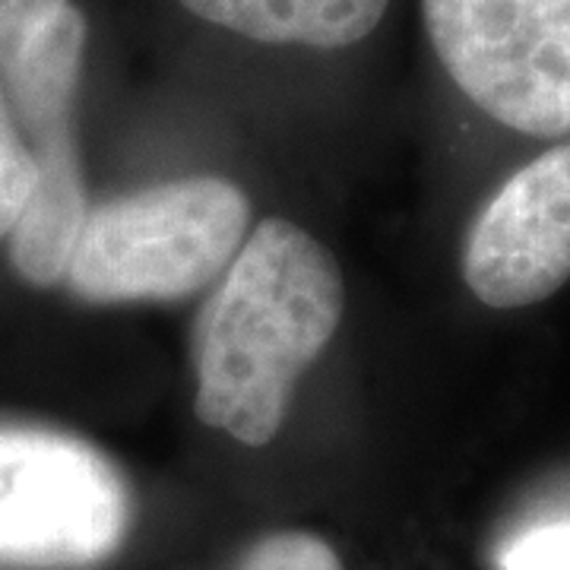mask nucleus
I'll return each instance as SVG.
<instances>
[{"instance_id": "f257e3e1", "label": "nucleus", "mask_w": 570, "mask_h": 570, "mask_svg": "<svg viewBox=\"0 0 570 570\" xmlns=\"http://www.w3.org/2000/svg\"><path fill=\"white\" fill-rule=\"evenodd\" d=\"M343 298L340 266L305 228L264 219L247 232L194 326L197 419L247 448L269 444L343 321Z\"/></svg>"}, {"instance_id": "f03ea898", "label": "nucleus", "mask_w": 570, "mask_h": 570, "mask_svg": "<svg viewBox=\"0 0 570 570\" xmlns=\"http://www.w3.org/2000/svg\"><path fill=\"white\" fill-rule=\"evenodd\" d=\"M250 232L235 181L194 175L92 206L63 273L86 305H156L204 292Z\"/></svg>"}, {"instance_id": "7ed1b4c3", "label": "nucleus", "mask_w": 570, "mask_h": 570, "mask_svg": "<svg viewBox=\"0 0 570 570\" xmlns=\"http://www.w3.org/2000/svg\"><path fill=\"white\" fill-rule=\"evenodd\" d=\"M134 498L102 450L39 425H0V570H86L121 549Z\"/></svg>"}, {"instance_id": "20e7f679", "label": "nucleus", "mask_w": 570, "mask_h": 570, "mask_svg": "<svg viewBox=\"0 0 570 570\" xmlns=\"http://www.w3.org/2000/svg\"><path fill=\"white\" fill-rule=\"evenodd\" d=\"M422 17L469 102L530 137L570 134V0H422Z\"/></svg>"}, {"instance_id": "39448f33", "label": "nucleus", "mask_w": 570, "mask_h": 570, "mask_svg": "<svg viewBox=\"0 0 570 570\" xmlns=\"http://www.w3.org/2000/svg\"><path fill=\"white\" fill-rule=\"evenodd\" d=\"M463 279L489 307H530L570 283V140L510 175L475 216Z\"/></svg>"}, {"instance_id": "423d86ee", "label": "nucleus", "mask_w": 570, "mask_h": 570, "mask_svg": "<svg viewBox=\"0 0 570 570\" xmlns=\"http://www.w3.org/2000/svg\"><path fill=\"white\" fill-rule=\"evenodd\" d=\"M77 92H51L10 102L13 121L36 163V184L20 223L10 232V261L29 285L63 283L70 254L86 223V187L73 140Z\"/></svg>"}, {"instance_id": "0eeeda50", "label": "nucleus", "mask_w": 570, "mask_h": 570, "mask_svg": "<svg viewBox=\"0 0 570 570\" xmlns=\"http://www.w3.org/2000/svg\"><path fill=\"white\" fill-rule=\"evenodd\" d=\"M390 0H181L194 17L261 45L348 48L367 39Z\"/></svg>"}, {"instance_id": "6e6552de", "label": "nucleus", "mask_w": 570, "mask_h": 570, "mask_svg": "<svg viewBox=\"0 0 570 570\" xmlns=\"http://www.w3.org/2000/svg\"><path fill=\"white\" fill-rule=\"evenodd\" d=\"M36 184V163L0 86V238H10Z\"/></svg>"}, {"instance_id": "1a4fd4ad", "label": "nucleus", "mask_w": 570, "mask_h": 570, "mask_svg": "<svg viewBox=\"0 0 570 570\" xmlns=\"http://www.w3.org/2000/svg\"><path fill=\"white\" fill-rule=\"evenodd\" d=\"M235 570H346L333 546L321 535L285 530L264 535L242 554Z\"/></svg>"}, {"instance_id": "9d476101", "label": "nucleus", "mask_w": 570, "mask_h": 570, "mask_svg": "<svg viewBox=\"0 0 570 570\" xmlns=\"http://www.w3.org/2000/svg\"><path fill=\"white\" fill-rule=\"evenodd\" d=\"M498 564L501 570H570V520L520 532L501 549Z\"/></svg>"}, {"instance_id": "9b49d317", "label": "nucleus", "mask_w": 570, "mask_h": 570, "mask_svg": "<svg viewBox=\"0 0 570 570\" xmlns=\"http://www.w3.org/2000/svg\"><path fill=\"white\" fill-rule=\"evenodd\" d=\"M70 0H0V63L10 61L32 36L58 20Z\"/></svg>"}]
</instances>
